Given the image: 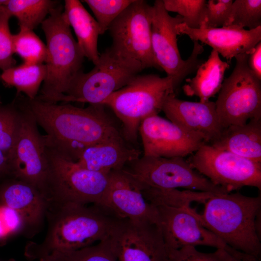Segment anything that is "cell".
Listing matches in <instances>:
<instances>
[{
  "mask_svg": "<svg viewBox=\"0 0 261 261\" xmlns=\"http://www.w3.org/2000/svg\"><path fill=\"white\" fill-rule=\"evenodd\" d=\"M236 26L249 30L261 26V0H235L233 1L225 26Z\"/></svg>",
  "mask_w": 261,
  "mask_h": 261,
  "instance_id": "30",
  "label": "cell"
},
{
  "mask_svg": "<svg viewBox=\"0 0 261 261\" xmlns=\"http://www.w3.org/2000/svg\"><path fill=\"white\" fill-rule=\"evenodd\" d=\"M0 104V149L9 160L21 128L22 111L16 102Z\"/></svg>",
  "mask_w": 261,
  "mask_h": 261,
  "instance_id": "28",
  "label": "cell"
},
{
  "mask_svg": "<svg viewBox=\"0 0 261 261\" xmlns=\"http://www.w3.org/2000/svg\"><path fill=\"white\" fill-rule=\"evenodd\" d=\"M249 55L242 53L235 57L234 68L223 82L215 102L223 129L261 119V80L248 66Z\"/></svg>",
  "mask_w": 261,
  "mask_h": 261,
  "instance_id": "8",
  "label": "cell"
},
{
  "mask_svg": "<svg viewBox=\"0 0 261 261\" xmlns=\"http://www.w3.org/2000/svg\"><path fill=\"white\" fill-rule=\"evenodd\" d=\"M58 5V0H7L0 6L17 18L20 29L33 30Z\"/></svg>",
  "mask_w": 261,
  "mask_h": 261,
  "instance_id": "26",
  "label": "cell"
},
{
  "mask_svg": "<svg viewBox=\"0 0 261 261\" xmlns=\"http://www.w3.org/2000/svg\"><path fill=\"white\" fill-rule=\"evenodd\" d=\"M183 23L179 15L171 16L162 0H156L152 6L151 44L154 56L160 68L167 76L185 78L200 65L199 56L203 51L199 42L193 41L191 55L186 60L181 58L177 45L176 26Z\"/></svg>",
  "mask_w": 261,
  "mask_h": 261,
  "instance_id": "12",
  "label": "cell"
},
{
  "mask_svg": "<svg viewBox=\"0 0 261 261\" xmlns=\"http://www.w3.org/2000/svg\"><path fill=\"white\" fill-rule=\"evenodd\" d=\"M176 30L177 35H186L193 41L209 45L228 61L242 53L250 54L261 41V26L250 30L232 25L212 28L203 21L198 29L182 23Z\"/></svg>",
  "mask_w": 261,
  "mask_h": 261,
  "instance_id": "19",
  "label": "cell"
},
{
  "mask_svg": "<svg viewBox=\"0 0 261 261\" xmlns=\"http://www.w3.org/2000/svg\"><path fill=\"white\" fill-rule=\"evenodd\" d=\"M152 6L134 0L112 23L108 30L111 46L122 56L140 63L143 69H161L151 44Z\"/></svg>",
  "mask_w": 261,
  "mask_h": 261,
  "instance_id": "11",
  "label": "cell"
},
{
  "mask_svg": "<svg viewBox=\"0 0 261 261\" xmlns=\"http://www.w3.org/2000/svg\"><path fill=\"white\" fill-rule=\"evenodd\" d=\"M139 132L144 156L184 158L205 143L201 137L185 131L158 115L145 118Z\"/></svg>",
  "mask_w": 261,
  "mask_h": 261,
  "instance_id": "17",
  "label": "cell"
},
{
  "mask_svg": "<svg viewBox=\"0 0 261 261\" xmlns=\"http://www.w3.org/2000/svg\"><path fill=\"white\" fill-rule=\"evenodd\" d=\"M232 0H209L205 9L204 22L212 28L224 26L231 10Z\"/></svg>",
  "mask_w": 261,
  "mask_h": 261,
  "instance_id": "36",
  "label": "cell"
},
{
  "mask_svg": "<svg viewBox=\"0 0 261 261\" xmlns=\"http://www.w3.org/2000/svg\"><path fill=\"white\" fill-rule=\"evenodd\" d=\"M143 70L140 63L110 47L100 54L98 62L90 72L81 71L74 77L60 102L102 104Z\"/></svg>",
  "mask_w": 261,
  "mask_h": 261,
  "instance_id": "7",
  "label": "cell"
},
{
  "mask_svg": "<svg viewBox=\"0 0 261 261\" xmlns=\"http://www.w3.org/2000/svg\"><path fill=\"white\" fill-rule=\"evenodd\" d=\"M63 14L72 28L85 57L96 65L100 56L97 47L100 30L97 21L78 0H65Z\"/></svg>",
  "mask_w": 261,
  "mask_h": 261,
  "instance_id": "23",
  "label": "cell"
},
{
  "mask_svg": "<svg viewBox=\"0 0 261 261\" xmlns=\"http://www.w3.org/2000/svg\"><path fill=\"white\" fill-rule=\"evenodd\" d=\"M47 69L45 64L23 63L3 71L1 79L6 87L16 89L17 95L23 93L30 99L38 96L41 85L45 80Z\"/></svg>",
  "mask_w": 261,
  "mask_h": 261,
  "instance_id": "25",
  "label": "cell"
},
{
  "mask_svg": "<svg viewBox=\"0 0 261 261\" xmlns=\"http://www.w3.org/2000/svg\"><path fill=\"white\" fill-rule=\"evenodd\" d=\"M213 147L261 162V119L253 118L244 125L223 129Z\"/></svg>",
  "mask_w": 261,
  "mask_h": 261,
  "instance_id": "22",
  "label": "cell"
},
{
  "mask_svg": "<svg viewBox=\"0 0 261 261\" xmlns=\"http://www.w3.org/2000/svg\"><path fill=\"white\" fill-rule=\"evenodd\" d=\"M22 111L20 131L9 159L10 173L15 179L36 187L46 196L48 172L46 145L32 115L16 100Z\"/></svg>",
  "mask_w": 261,
  "mask_h": 261,
  "instance_id": "13",
  "label": "cell"
},
{
  "mask_svg": "<svg viewBox=\"0 0 261 261\" xmlns=\"http://www.w3.org/2000/svg\"><path fill=\"white\" fill-rule=\"evenodd\" d=\"M1 104V102L0 101V104Z\"/></svg>",
  "mask_w": 261,
  "mask_h": 261,
  "instance_id": "43",
  "label": "cell"
},
{
  "mask_svg": "<svg viewBox=\"0 0 261 261\" xmlns=\"http://www.w3.org/2000/svg\"><path fill=\"white\" fill-rule=\"evenodd\" d=\"M184 78L180 76L137 74L111 94L102 104L110 108L122 124V134L129 143L137 141L139 126L146 118L161 111L166 98Z\"/></svg>",
  "mask_w": 261,
  "mask_h": 261,
  "instance_id": "4",
  "label": "cell"
},
{
  "mask_svg": "<svg viewBox=\"0 0 261 261\" xmlns=\"http://www.w3.org/2000/svg\"><path fill=\"white\" fill-rule=\"evenodd\" d=\"M96 205L119 219L147 220L159 225L156 206L145 199L139 184L122 169L109 173L107 187Z\"/></svg>",
  "mask_w": 261,
  "mask_h": 261,
  "instance_id": "16",
  "label": "cell"
},
{
  "mask_svg": "<svg viewBox=\"0 0 261 261\" xmlns=\"http://www.w3.org/2000/svg\"><path fill=\"white\" fill-rule=\"evenodd\" d=\"M261 210V196L249 197L238 192L215 193L204 202L199 218L227 246L260 259Z\"/></svg>",
  "mask_w": 261,
  "mask_h": 261,
  "instance_id": "3",
  "label": "cell"
},
{
  "mask_svg": "<svg viewBox=\"0 0 261 261\" xmlns=\"http://www.w3.org/2000/svg\"><path fill=\"white\" fill-rule=\"evenodd\" d=\"M236 261H261V260L237 251Z\"/></svg>",
  "mask_w": 261,
  "mask_h": 261,
  "instance_id": "40",
  "label": "cell"
},
{
  "mask_svg": "<svg viewBox=\"0 0 261 261\" xmlns=\"http://www.w3.org/2000/svg\"><path fill=\"white\" fill-rule=\"evenodd\" d=\"M0 203L17 212L24 222L25 231L33 232L43 224L50 201L36 187L15 179L0 189Z\"/></svg>",
  "mask_w": 261,
  "mask_h": 261,
  "instance_id": "20",
  "label": "cell"
},
{
  "mask_svg": "<svg viewBox=\"0 0 261 261\" xmlns=\"http://www.w3.org/2000/svg\"><path fill=\"white\" fill-rule=\"evenodd\" d=\"M25 230L24 222L19 215L0 203V241Z\"/></svg>",
  "mask_w": 261,
  "mask_h": 261,
  "instance_id": "37",
  "label": "cell"
},
{
  "mask_svg": "<svg viewBox=\"0 0 261 261\" xmlns=\"http://www.w3.org/2000/svg\"><path fill=\"white\" fill-rule=\"evenodd\" d=\"M229 67V62L222 60L219 54L212 49L207 60L198 67L195 76L186 79L183 86L184 93L198 97L201 102L209 101L220 90L225 71Z\"/></svg>",
  "mask_w": 261,
  "mask_h": 261,
  "instance_id": "24",
  "label": "cell"
},
{
  "mask_svg": "<svg viewBox=\"0 0 261 261\" xmlns=\"http://www.w3.org/2000/svg\"><path fill=\"white\" fill-rule=\"evenodd\" d=\"M46 145L48 164L46 194L50 202L99 204L107 187L109 173L83 168Z\"/></svg>",
  "mask_w": 261,
  "mask_h": 261,
  "instance_id": "6",
  "label": "cell"
},
{
  "mask_svg": "<svg viewBox=\"0 0 261 261\" xmlns=\"http://www.w3.org/2000/svg\"><path fill=\"white\" fill-rule=\"evenodd\" d=\"M161 111L170 121L185 131L201 137L205 143L217 140L223 130L212 101H184L173 93L165 99Z\"/></svg>",
  "mask_w": 261,
  "mask_h": 261,
  "instance_id": "18",
  "label": "cell"
},
{
  "mask_svg": "<svg viewBox=\"0 0 261 261\" xmlns=\"http://www.w3.org/2000/svg\"><path fill=\"white\" fill-rule=\"evenodd\" d=\"M236 253L237 250L228 246L211 253L202 252L195 246H187L169 251L168 261H236Z\"/></svg>",
  "mask_w": 261,
  "mask_h": 261,
  "instance_id": "34",
  "label": "cell"
},
{
  "mask_svg": "<svg viewBox=\"0 0 261 261\" xmlns=\"http://www.w3.org/2000/svg\"><path fill=\"white\" fill-rule=\"evenodd\" d=\"M11 15L0 6V69L2 71L15 66L13 57V35L9 28V21Z\"/></svg>",
  "mask_w": 261,
  "mask_h": 261,
  "instance_id": "35",
  "label": "cell"
},
{
  "mask_svg": "<svg viewBox=\"0 0 261 261\" xmlns=\"http://www.w3.org/2000/svg\"><path fill=\"white\" fill-rule=\"evenodd\" d=\"M63 9L58 5L41 24L46 40L47 76L36 98L52 103L59 102L71 81L82 71L85 58Z\"/></svg>",
  "mask_w": 261,
  "mask_h": 261,
  "instance_id": "5",
  "label": "cell"
},
{
  "mask_svg": "<svg viewBox=\"0 0 261 261\" xmlns=\"http://www.w3.org/2000/svg\"><path fill=\"white\" fill-rule=\"evenodd\" d=\"M128 142L122 134L111 137L86 148L75 162L95 172L109 173L122 170L141 154Z\"/></svg>",
  "mask_w": 261,
  "mask_h": 261,
  "instance_id": "21",
  "label": "cell"
},
{
  "mask_svg": "<svg viewBox=\"0 0 261 261\" xmlns=\"http://www.w3.org/2000/svg\"><path fill=\"white\" fill-rule=\"evenodd\" d=\"M108 239L118 261H168L160 227L152 222L118 219Z\"/></svg>",
  "mask_w": 261,
  "mask_h": 261,
  "instance_id": "14",
  "label": "cell"
},
{
  "mask_svg": "<svg viewBox=\"0 0 261 261\" xmlns=\"http://www.w3.org/2000/svg\"><path fill=\"white\" fill-rule=\"evenodd\" d=\"M156 206L159 226L168 251L187 246H205L216 249L228 246L203 225L199 213L191 207Z\"/></svg>",
  "mask_w": 261,
  "mask_h": 261,
  "instance_id": "15",
  "label": "cell"
},
{
  "mask_svg": "<svg viewBox=\"0 0 261 261\" xmlns=\"http://www.w3.org/2000/svg\"><path fill=\"white\" fill-rule=\"evenodd\" d=\"M141 186L160 189L184 188L213 193H230L194 169L184 158L144 156L122 169Z\"/></svg>",
  "mask_w": 261,
  "mask_h": 261,
  "instance_id": "9",
  "label": "cell"
},
{
  "mask_svg": "<svg viewBox=\"0 0 261 261\" xmlns=\"http://www.w3.org/2000/svg\"><path fill=\"white\" fill-rule=\"evenodd\" d=\"M14 53L29 64H43L47 57V49L39 37L32 30L20 29L13 35Z\"/></svg>",
  "mask_w": 261,
  "mask_h": 261,
  "instance_id": "29",
  "label": "cell"
},
{
  "mask_svg": "<svg viewBox=\"0 0 261 261\" xmlns=\"http://www.w3.org/2000/svg\"><path fill=\"white\" fill-rule=\"evenodd\" d=\"M38 261H57L55 258L51 255H48L43 258H42L38 260Z\"/></svg>",
  "mask_w": 261,
  "mask_h": 261,
  "instance_id": "41",
  "label": "cell"
},
{
  "mask_svg": "<svg viewBox=\"0 0 261 261\" xmlns=\"http://www.w3.org/2000/svg\"><path fill=\"white\" fill-rule=\"evenodd\" d=\"M167 12L177 13L183 23L192 29H198L205 18V0H162Z\"/></svg>",
  "mask_w": 261,
  "mask_h": 261,
  "instance_id": "31",
  "label": "cell"
},
{
  "mask_svg": "<svg viewBox=\"0 0 261 261\" xmlns=\"http://www.w3.org/2000/svg\"><path fill=\"white\" fill-rule=\"evenodd\" d=\"M6 1L7 0H0V6L4 5Z\"/></svg>",
  "mask_w": 261,
  "mask_h": 261,
  "instance_id": "42",
  "label": "cell"
},
{
  "mask_svg": "<svg viewBox=\"0 0 261 261\" xmlns=\"http://www.w3.org/2000/svg\"><path fill=\"white\" fill-rule=\"evenodd\" d=\"M134 0H85L94 14L99 25L100 34L108 30L114 20Z\"/></svg>",
  "mask_w": 261,
  "mask_h": 261,
  "instance_id": "32",
  "label": "cell"
},
{
  "mask_svg": "<svg viewBox=\"0 0 261 261\" xmlns=\"http://www.w3.org/2000/svg\"><path fill=\"white\" fill-rule=\"evenodd\" d=\"M247 65L250 70L261 80V41L249 55Z\"/></svg>",
  "mask_w": 261,
  "mask_h": 261,
  "instance_id": "38",
  "label": "cell"
},
{
  "mask_svg": "<svg viewBox=\"0 0 261 261\" xmlns=\"http://www.w3.org/2000/svg\"><path fill=\"white\" fill-rule=\"evenodd\" d=\"M16 100L46 132V143L76 161L86 148L122 134L103 104L86 108L16 95Z\"/></svg>",
  "mask_w": 261,
  "mask_h": 261,
  "instance_id": "1",
  "label": "cell"
},
{
  "mask_svg": "<svg viewBox=\"0 0 261 261\" xmlns=\"http://www.w3.org/2000/svg\"><path fill=\"white\" fill-rule=\"evenodd\" d=\"M145 199L154 206L166 205L176 207H190L194 201L204 202L213 194L190 190L146 188L142 189Z\"/></svg>",
  "mask_w": 261,
  "mask_h": 261,
  "instance_id": "27",
  "label": "cell"
},
{
  "mask_svg": "<svg viewBox=\"0 0 261 261\" xmlns=\"http://www.w3.org/2000/svg\"><path fill=\"white\" fill-rule=\"evenodd\" d=\"M108 237L76 251L50 255L57 261H118L110 248Z\"/></svg>",
  "mask_w": 261,
  "mask_h": 261,
  "instance_id": "33",
  "label": "cell"
},
{
  "mask_svg": "<svg viewBox=\"0 0 261 261\" xmlns=\"http://www.w3.org/2000/svg\"><path fill=\"white\" fill-rule=\"evenodd\" d=\"M44 241L29 244L26 255L37 260L56 253L76 251L108 237L118 218L100 206L50 202Z\"/></svg>",
  "mask_w": 261,
  "mask_h": 261,
  "instance_id": "2",
  "label": "cell"
},
{
  "mask_svg": "<svg viewBox=\"0 0 261 261\" xmlns=\"http://www.w3.org/2000/svg\"><path fill=\"white\" fill-rule=\"evenodd\" d=\"M10 173L9 161L0 149V174Z\"/></svg>",
  "mask_w": 261,
  "mask_h": 261,
  "instance_id": "39",
  "label": "cell"
},
{
  "mask_svg": "<svg viewBox=\"0 0 261 261\" xmlns=\"http://www.w3.org/2000/svg\"><path fill=\"white\" fill-rule=\"evenodd\" d=\"M192 168L229 192L246 187L261 190V162L204 143L188 161Z\"/></svg>",
  "mask_w": 261,
  "mask_h": 261,
  "instance_id": "10",
  "label": "cell"
}]
</instances>
